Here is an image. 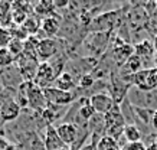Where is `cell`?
Returning a JSON list of instances; mask_svg holds the SVG:
<instances>
[{
  "label": "cell",
  "instance_id": "1",
  "mask_svg": "<svg viewBox=\"0 0 157 150\" xmlns=\"http://www.w3.org/2000/svg\"><path fill=\"white\" fill-rule=\"evenodd\" d=\"M127 100L133 106L140 107V108H148L153 111L157 110V90L156 91H143L133 85L127 92Z\"/></svg>",
  "mask_w": 157,
  "mask_h": 150
},
{
  "label": "cell",
  "instance_id": "2",
  "mask_svg": "<svg viewBox=\"0 0 157 150\" xmlns=\"http://www.w3.org/2000/svg\"><path fill=\"white\" fill-rule=\"evenodd\" d=\"M125 120L121 113L120 104H115L107 114H105V126H107V136L113 137V139H118L123 136L124 127H125Z\"/></svg>",
  "mask_w": 157,
  "mask_h": 150
},
{
  "label": "cell",
  "instance_id": "3",
  "mask_svg": "<svg viewBox=\"0 0 157 150\" xmlns=\"http://www.w3.org/2000/svg\"><path fill=\"white\" fill-rule=\"evenodd\" d=\"M55 129L58 131V136L59 139L63 141V144L71 149L72 146L75 144L79 137H85V136H91L90 131H81L75 124L72 123H65V121H61V123H56L55 124Z\"/></svg>",
  "mask_w": 157,
  "mask_h": 150
},
{
  "label": "cell",
  "instance_id": "4",
  "mask_svg": "<svg viewBox=\"0 0 157 150\" xmlns=\"http://www.w3.org/2000/svg\"><path fill=\"white\" fill-rule=\"evenodd\" d=\"M45 98L48 106H56V107H69L72 106L76 100V94L75 91L69 92V91H62L56 87H49L43 90Z\"/></svg>",
  "mask_w": 157,
  "mask_h": 150
},
{
  "label": "cell",
  "instance_id": "5",
  "mask_svg": "<svg viewBox=\"0 0 157 150\" xmlns=\"http://www.w3.org/2000/svg\"><path fill=\"white\" fill-rule=\"evenodd\" d=\"M133 85L143 91L157 90V68H144L133 75Z\"/></svg>",
  "mask_w": 157,
  "mask_h": 150
},
{
  "label": "cell",
  "instance_id": "6",
  "mask_svg": "<svg viewBox=\"0 0 157 150\" xmlns=\"http://www.w3.org/2000/svg\"><path fill=\"white\" fill-rule=\"evenodd\" d=\"M62 52V42L56 38H46L39 42L38 59L39 62H48Z\"/></svg>",
  "mask_w": 157,
  "mask_h": 150
},
{
  "label": "cell",
  "instance_id": "7",
  "mask_svg": "<svg viewBox=\"0 0 157 150\" xmlns=\"http://www.w3.org/2000/svg\"><path fill=\"white\" fill-rule=\"evenodd\" d=\"M26 98H28V108L32 113L40 114V113L48 107V102H46L43 90L40 87H38L33 81L29 85V90H28V92H26Z\"/></svg>",
  "mask_w": 157,
  "mask_h": 150
},
{
  "label": "cell",
  "instance_id": "8",
  "mask_svg": "<svg viewBox=\"0 0 157 150\" xmlns=\"http://www.w3.org/2000/svg\"><path fill=\"white\" fill-rule=\"evenodd\" d=\"M56 72H55V69L52 68V65L49 62H40L38 68V72H36V77H35L33 83L40 87L42 90L45 88H49V87H53V84L56 81Z\"/></svg>",
  "mask_w": 157,
  "mask_h": 150
},
{
  "label": "cell",
  "instance_id": "9",
  "mask_svg": "<svg viewBox=\"0 0 157 150\" xmlns=\"http://www.w3.org/2000/svg\"><path fill=\"white\" fill-rule=\"evenodd\" d=\"M90 102L91 106L94 107L97 114H104V116L115 106L114 98L111 97V94H107L105 91H100L92 94L90 97Z\"/></svg>",
  "mask_w": 157,
  "mask_h": 150
},
{
  "label": "cell",
  "instance_id": "10",
  "mask_svg": "<svg viewBox=\"0 0 157 150\" xmlns=\"http://www.w3.org/2000/svg\"><path fill=\"white\" fill-rule=\"evenodd\" d=\"M42 139H43V144H45V150H61L63 147H67V146L63 144V141L59 139L55 126L46 127Z\"/></svg>",
  "mask_w": 157,
  "mask_h": 150
},
{
  "label": "cell",
  "instance_id": "11",
  "mask_svg": "<svg viewBox=\"0 0 157 150\" xmlns=\"http://www.w3.org/2000/svg\"><path fill=\"white\" fill-rule=\"evenodd\" d=\"M62 28V19L61 16H49L46 19H42V26L40 30L45 35V38H55Z\"/></svg>",
  "mask_w": 157,
  "mask_h": 150
},
{
  "label": "cell",
  "instance_id": "12",
  "mask_svg": "<svg viewBox=\"0 0 157 150\" xmlns=\"http://www.w3.org/2000/svg\"><path fill=\"white\" fill-rule=\"evenodd\" d=\"M154 45L150 42V40H140L138 44L134 45V55H137L138 58L143 61V65H144V59H148L150 63H153V56H154Z\"/></svg>",
  "mask_w": 157,
  "mask_h": 150
},
{
  "label": "cell",
  "instance_id": "13",
  "mask_svg": "<svg viewBox=\"0 0 157 150\" xmlns=\"http://www.w3.org/2000/svg\"><path fill=\"white\" fill-rule=\"evenodd\" d=\"M134 55V46L130 44H123L113 49V56L118 67H124V63L130 59V56Z\"/></svg>",
  "mask_w": 157,
  "mask_h": 150
},
{
  "label": "cell",
  "instance_id": "14",
  "mask_svg": "<svg viewBox=\"0 0 157 150\" xmlns=\"http://www.w3.org/2000/svg\"><path fill=\"white\" fill-rule=\"evenodd\" d=\"M53 87L59 88V90H62V91L74 92V90L78 87V81L72 77L71 74H68L67 71H63V72L56 78V81H55V84H53Z\"/></svg>",
  "mask_w": 157,
  "mask_h": 150
},
{
  "label": "cell",
  "instance_id": "15",
  "mask_svg": "<svg viewBox=\"0 0 157 150\" xmlns=\"http://www.w3.org/2000/svg\"><path fill=\"white\" fill-rule=\"evenodd\" d=\"M123 137L125 139V143H137V141H141V139H143V131L136 124H125Z\"/></svg>",
  "mask_w": 157,
  "mask_h": 150
},
{
  "label": "cell",
  "instance_id": "16",
  "mask_svg": "<svg viewBox=\"0 0 157 150\" xmlns=\"http://www.w3.org/2000/svg\"><path fill=\"white\" fill-rule=\"evenodd\" d=\"M23 29L29 33V36H35L40 30V26H42V19L36 15H29L28 19L25 20V23L22 25Z\"/></svg>",
  "mask_w": 157,
  "mask_h": 150
},
{
  "label": "cell",
  "instance_id": "17",
  "mask_svg": "<svg viewBox=\"0 0 157 150\" xmlns=\"http://www.w3.org/2000/svg\"><path fill=\"white\" fill-rule=\"evenodd\" d=\"M55 9V6H53V2H40L38 5H35V15L39 16L40 19H46L49 16H53V12L52 10Z\"/></svg>",
  "mask_w": 157,
  "mask_h": 150
},
{
  "label": "cell",
  "instance_id": "18",
  "mask_svg": "<svg viewBox=\"0 0 157 150\" xmlns=\"http://www.w3.org/2000/svg\"><path fill=\"white\" fill-rule=\"evenodd\" d=\"M121 68L127 69L128 75H134V74H137L138 71L144 69V65H143V61L138 58L137 55H133V56H130V59L124 63V67H121Z\"/></svg>",
  "mask_w": 157,
  "mask_h": 150
},
{
  "label": "cell",
  "instance_id": "19",
  "mask_svg": "<svg viewBox=\"0 0 157 150\" xmlns=\"http://www.w3.org/2000/svg\"><path fill=\"white\" fill-rule=\"evenodd\" d=\"M95 150H120V144L115 139L104 136L95 143Z\"/></svg>",
  "mask_w": 157,
  "mask_h": 150
},
{
  "label": "cell",
  "instance_id": "20",
  "mask_svg": "<svg viewBox=\"0 0 157 150\" xmlns=\"http://www.w3.org/2000/svg\"><path fill=\"white\" fill-rule=\"evenodd\" d=\"M16 62V58L6 48H0V69L12 67Z\"/></svg>",
  "mask_w": 157,
  "mask_h": 150
},
{
  "label": "cell",
  "instance_id": "21",
  "mask_svg": "<svg viewBox=\"0 0 157 150\" xmlns=\"http://www.w3.org/2000/svg\"><path fill=\"white\" fill-rule=\"evenodd\" d=\"M23 46H25V42L23 40H19V39H14L9 44V46H7V51H9L12 55H13L14 58L17 59L19 56H22L23 55Z\"/></svg>",
  "mask_w": 157,
  "mask_h": 150
},
{
  "label": "cell",
  "instance_id": "22",
  "mask_svg": "<svg viewBox=\"0 0 157 150\" xmlns=\"http://www.w3.org/2000/svg\"><path fill=\"white\" fill-rule=\"evenodd\" d=\"M95 84H97V78L94 77L91 72H88V74H85L79 81H78V87L82 88V90H88V88L94 87Z\"/></svg>",
  "mask_w": 157,
  "mask_h": 150
},
{
  "label": "cell",
  "instance_id": "23",
  "mask_svg": "<svg viewBox=\"0 0 157 150\" xmlns=\"http://www.w3.org/2000/svg\"><path fill=\"white\" fill-rule=\"evenodd\" d=\"M12 40H13L12 30L7 28H0V48H7Z\"/></svg>",
  "mask_w": 157,
  "mask_h": 150
},
{
  "label": "cell",
  "instance_id": "24",
  "mask_svg": "<svg viewBox=\"0 0 157 150\" xmlns=\"http://www.w3.org/2000/svg\"><path fill=\"white\" fill-rule=\"evenodd\" d=\"M120 150H147V146L144 141H137V143H124Z\"/></svg>",
  "mask_w": 157,
  "mask_h": 150
},
{
  "label": "cell",
  "instance_id": "25",
  "mask_svg": "<svg viewBox=\"0 0 157 150\" xmlns=\"http://www.w3.org/2000/svg\"><path fill=\"white\" fill-rule=\"evenodd\" d=\"M151 130L154 133H157V110L153 113V116H151Z\"/></svg>",
  "mask_w": 157,
  "mask_h": 150
},
{
  "label": "cell",
  "instance_id": "26",
  "mask_svg": "<svg viewBox=\"0 0 157 150\" xmlns=\"http://www.w3.org/2000/svg\"><path fill=\"white\" fill-rule=\"evenodd\" d=\"M153 65H154V68H157V51L154 52V56H153Z\"/></svg>",
  "mask_w": 157,
  "mask_h": 150
},
{
  "label": "cell",
  "instance_id": "27",
  "mask_svg": "<svg viewBox=\"0 0 157 150\" xmlns=\"http://www.w3.org/2000/svg\"><path fill=\"white\" fill-rule=\"evenodd\" d=\"M153 45H154V49L157 51V35L154 36V42H153Z\"/></svg>",
  "mask_w": 157,
  "mask_h": 150
},
{
  "label": "cell",
  "instance_id": "28",
  "mask_svg": "<svg viewBox=\"0 0 157 150\" xmlns=\"http://www.w3.org/2000/svg\"><path fill=\"white\" fill-rule=\"evenodd\" d=\"M5 90V85H3V83H2V79H0V92Z\"/></svg>",
  "mask_w": 157,
  "mask_h": 150
},
{
  "label": "cell",
  "instance_id": "29",
  "mask_svg": "<svg viewBox=\"0 0 157 150\" xmlns=\"http://www.w3.org/2000/svg\"><path fill=\"white\" fill-rule=\"evenodd\" d=\"M61 150H71L69 147H63V149H61Z\"/></svg>",
  "mask_w": 157,
  "mask_h": 150
}]
</instances>
